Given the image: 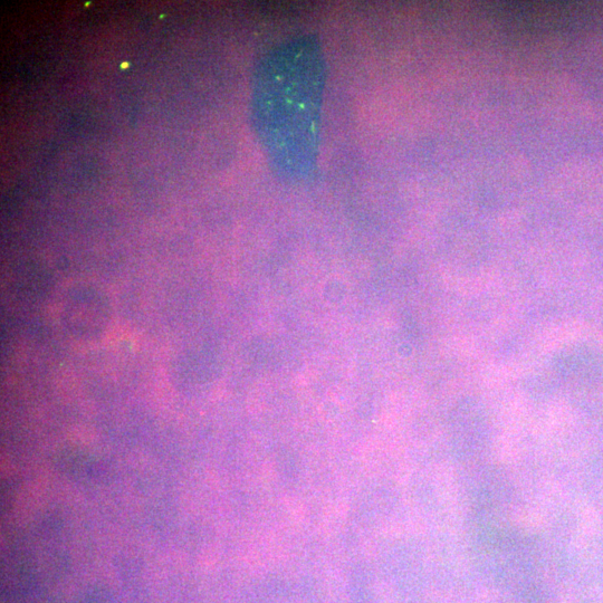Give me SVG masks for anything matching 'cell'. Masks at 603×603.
Listing matches in <instances>:
<instances>
[{
	"mask_svg": "<svg viewBox=\"0 0 603 603\" xmlns=\"http://www.w3.org/2000/svg\"><path fill=\"white\" fill-rule=\"evenodd\" d=\"M327 83L320 43L300 36L268 54L258 75V131L276 175L309 178L320 156L322 110Z\"/></svg>",
	"mask_w": 603,
	"mask_h": 603,
	"instance_id": "1",
	"label": "cell"
}]
</instances>
